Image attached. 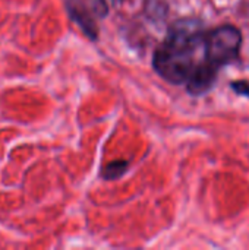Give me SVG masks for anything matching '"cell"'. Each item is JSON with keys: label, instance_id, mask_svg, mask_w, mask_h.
<instances>
[{"label": "cell", "instance_id": "4", "mask_svg": "<svg viewBox=\"0 0 249 250\" xmlns=\"http://www.w3.org/2000/svg\"><path fill=\"white\" fill-rule=\"evenodd\" d=\"M217 69L219 67H216L210 62L195 66L189 79L186 81L188 91L194 95H201V94L207 92L213 86V83L217 78Z\"/></svg>", "mask_w": 249, "mask_h": 250}, {"label": "cell", "instance_id": "6", "mask_svg": "<svg viewBox=\"0 0 249 250\" xmlns=\"http://www.w3.org/2000/svg\"><path fill=\"white\" fill-rule=\"evenodd\" d=\"M232 88L241 94V95H247L249 97V82L247 81H239V82H232Z\"/></svg>", "mask_w": 249, "mask_h": 250}, {"label": "cell", "instance_id": "5", "mask_svg": "<svg viewBox=\"0 0 249 250\" xmlns=\"http://www.w3.org/2000/svg\"><path fill=\"white\" fill-rule=\"evenodd\" d=\"M128 170V163L126 161H113L107 164L103 170V177L107 180H114L119 179L125 171Z\"/></svg>", "mask_w": 249, "mask_h": 250}, {"label": "cell", "instance_id": "3", "mask_svg": "<svg viewBox=\"0 0 249 250\" xmlns=\"http://www.w3.org/2000/svg\"><path fill=\"white\" fill-rule=\"evenodd\" d=\"M66 10L70 19L75 21L91 40H95L98 35L97 21L107 15L109 7L104 0H66Z\"/></svg>", "mask_w": 249, "mask_h": 250}, {"label": "cell", "instance_id": "1", "mask_svg": "<svg viewBox=\"0 0 249 250\" xmlns=\"http://www.w3.org/2000/svg\"><path fill=\"white\" fill-rule=\"evenodd\" d=\"M197 42L167 37L157 48L153 64L156 72L172 83L186 82L194 70V53Z\"/></svg>", "mask_w": 249, "mask_h": 250}, {"label": "cell", "instance_id": "2", "mask_svg": "<svg viewBox=\"0 0 249 250\" xmlns=\"http://www.w3.org/2000/svg\"><path fill=\"white\" fill-rule=\"evenodd\" d=\"M204 45L207 62L220 67L238 57L242 45V34L232 25L219 26L205 37Z\"/></svg>", "mask_w": 249, "mask_h": 250}]
</instances>
